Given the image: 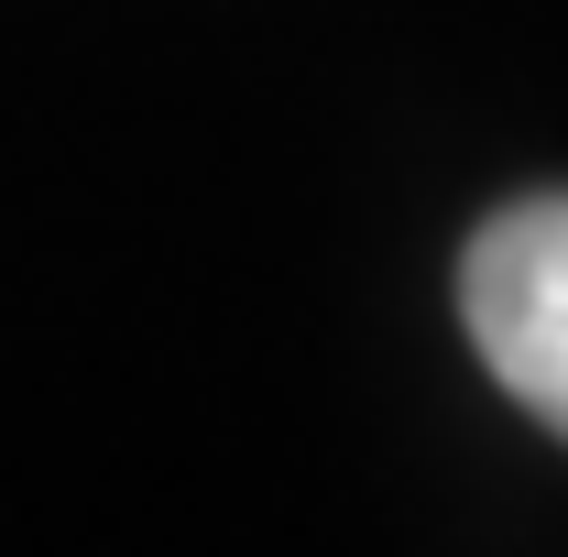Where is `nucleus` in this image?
Wrapping results in <instances>:
<instances>
[{"mask_svg": "<svg viewBox=\"0 0 568 557\" xmlns=\"http://www.w3.org/2000/svg\"><path fill=\"white\" fill-rule=\"evenodd\" d=\"M459 317L493 383L568 437V198H514L459 252Z\"/></svg>", "mask_w": 568, "mask_h": 557, "instance_id": "f257e3e1", "label": "nucleus"}]
</instances>
